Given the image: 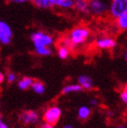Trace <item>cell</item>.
I'll list each match as a JSON object with an SVG mask.
<instances>
[{
  "label": "cell",
  "mask_w": 127,
  "mask_h": 128,
  "mask_svg": "<svg viewBox=\"0 0 127 128\" xmlns=\"http://www.w3.org/2000/svg\"><path fill=\"white\" fill-rule=\"evenodd\" d=\"M62 110L58 106H51L47 108L44 111L43 114V120L46 124H51V126H56L59 119L61 118Z\"/></svg>",
  "instance_id": "7a4b0ae2"
},
{
  "label": "cell",
  "mask_w": 127,
  "mask_h": 128,
  "mask_svg": "<svg viewBox=\"0 0 127 128\" xmlns=\"http://www.w3.org/2000/svg\"><path fill=\"white\" fill-rule=\"evenodd\" d=\"M91 110L87 106H81L78 110V117L81 120H86L90 116Z\"/></svg>",
  "instance_id": "e0dca14e"
},
{
  "label": "cell",
  "mask_w": 127,
  "mask_h": 128,
  "mask_svg": "<svg viewBox=\"0 0 127 128\" xmlns=\"http://www.w3.org/2000/svg\"><path fill=\"white\" fill-rule=\"evenodd\" d=\"M124 12H127V0H112L110 14L112 17L116 18Z\"/></svg>",
  "instance_id": "277c9868"
},
{
  "label": "cell",
  "mask_w": 127,
  "mask_h": 128,
  "mask_svg": "<svg viewBox=\"0 0 127 128\" xmlns=\"http://www.w3.org/2000/svg\"><path fill=\"white\" fill-rule=\"evenodd\" d=\"M107 10V5L102 0H91L89 1V12L94 15H103Z\"/></svg>",
  "instance_id": "8992f818"
},
{
  "label": "cell",
  "mask_w": 127,
  "mask_h": 128,
  "mask_svg": "<svg viewBox=\"0 0 127 128\" xmlns=\"http://www.w3.org/2000/svg\"><path fill=\"white\" fill-rule=\"evenodd\" d=\"M70 50L67 48V47L62 46H58V56L61 58V59H66L69 56L70 54Z\"/></svg>",
  "instance_id": "d6986e66"
},
{
  "label": "cell",
  "mask_w": 127,
  "mask_h": 128,
  "mask_svg": "<svg viewBox=\"0 0 127 128\" xmlns=\"http://www.w3.org/2000/svg\"><path fill=\"white\" fill-rule=\"evenodd\" d=\"M59 46H64V47H67L70 51H72L73 49L76 48V46H74V44L71 42V40L69 38L68 36H64L63 37L60 41H59Z\"/></svg>",
  "instance_id": "ac0fdd59"
},
{
  "label": "cell",
  "mask_w": 127,
  "mask_h": 128,
  "mask_svg": "<svg viewBox=\"0 0 127 128\" xmlns=\"http://www.w3.org/2000/svg\"><path fill=\"white\" fill-rule=\"evenodd\" d=\"M19 121L24 124H36L39 121V116L34 111L27 110L20 114Z\"/></svg>",
  "instance_id": "52a82bcc"
},
{
  "label": "cell",
  "mask_w": 127,
  "mask_h": 128,
  "mask_svg": "<svg viewBox=\"0 0 127 128\" xmlns=\"http://www.w3.org/2000/svg\"><path fill=\"white\" fill-rule=\"evenodd\" d=\"M117 128H125V126H119Z\"/></svg>",
  "instance_id": "f546056e"
},
{
  "label": "cell",
  "mask_w": 127,
  "mask_h": 128,
  "mask_svg": "<svg viewBox=\"0 0 127 128\" xmlns=\"http://www.w3.org/2000/svg\"><path fill=\"white\" fill-rule=\"evenodd\" d=\"M54 6L64 9H70L74 6V0H54Z\"/></svg>",
  "instance_id": "7c38bea8"
},
{
  "label": "cell",
  "mask_w": 127,
  "mask_h": 128,
  "mask_svg": "<svg viewBox=\"0 0 127 128\" xmlns=\"http://www.w3.org/2000/svg\"><path fill=\"white\" fill-rule=\"evenodd\" d=\"M40 128H56L54 126H51V124H46L44 123V124H42L40 126Z\"/></svg>",
  "instance_id": "cb8c5ba5"
},
{
  "label": "cell",
  "mask_w": 127,
  "mask_h": 128,
  "mask_svg": "<svg viewBox=\"0 0 127 128\" xmlns=\"http://www.w3.org/2000/svg\"><path fill=\"white\" fill-rule=\"evenodd\" d=\"M89 36H90V31L86 27L79 26L72 30L68 37L74 46H78L84 44Z\"/></svg>",
  "instance_id": "6da1fadb"
},
{
  "label": "cell",
  "mask_w": 127,
  "mask_h": 128,
  "mask_svg": "<svg viewBox=\"0 0 127 128\" xmlns=\"http://www.w3.org/2000/svg\"><path fill=\"white\" fill-rule=\"evenodd\" d=\"M0 128H8V126L2 121V122L0 123Z\"/></svg>",
  "instance_id": "484cf974"
},
{
  "label": "cell",
  "mask_w": 127,
  "mask_h": 128,
  "mask_svg": "<svg viewBox=\"0 0 127 128\" xmlns=\"http://www.w3.org/2000/svg\"><path fill=\"white\" fill-rule=\"evenodd\" d=\"M120 96H121L122 101L124 102V103L126 104L127 103V90H126V87H125V88H124V90L121 92V94H120Z\"/></svg>",
  "instance_id": "7402d4cb"
},
{
  "label": "cell",
  "mask_w": 127,
  "mask_h": 128,
  "mask_svg": "<svg viewBox=\"0 0 127 128\" xmlns=\"http://www.w3.org/2000/svg\"><path fill=\"white\" fill-rule=\"evenodd\" d=\"M63 128H74V126H72L71 124H66V126H64Z\"/></svg>",
  "instance_id": "83f0119b"
},
{
  "label": "cell",
  "mask_w": 127,
  "mask_h": 128,
  "mask_svg": "<svg viewBox=\"0 0 127 128\" xmlns=\"http://www.w3.org/2000/svg\"><path fill=\"white\" fill-rule=\"evenodd\" d=\"M117 26L121 30H126L127 28V12L122 13V15L116 17Z\"/></svg>",
  "instance_id": "4fadbf2b"
},
{
  "label": "cell",
  "mask_w": 127,
  "mask_h": 128,
  "mask_svg": "<svg viewBox=\"0 0 127 128\" xmlns=\"http://www.w3.org/2000/svg\"><path fill=\"white\" fill-rule=\"evenodd\" d=\"M82 90H83V88L81 87L80 84H68L63 88L62 94H66L69 93H73V92H81Z\"/></svg>",
  "instance_id": "9a60e30c"
},
{
  "label": "cell",
  "mask_w": 127,
  "mask_h": 128,
  "mask_svg": "<svg viewBox=\"0 0 127 128\" xmlns=\"http://www.w3.org/2000/svg\"><path fill=\"white\" fill-rule=\"evenodd\" d=\"M97 104H98L97 100H95V99H93V100L91 101V104H92V106H96Z\"/></svg>",
  "instance_id": "4316f807"
},
{
  "label": "cell",
  "mask_w": 127,
  "mask_h": 128,
  "mask_svg": "<svg viewBox=\"0 0 127 128\" xmlns=\"http://www.w3.org/2000/svg\"><path fill=\"white\" fill-rule=\"evenodd\" d=\"M96 46L100 49H112L115 46V40L111 37H103L96 41Z\"/></svg>",
  "instance_id": "ba28073f"
},
{
  "label": "cell",
  "mask_w": 127,
  "mask_h": 128,
  "mask_svg": "<svg viewBox=\"0 0 127 128\" xmlns=\"http://www.w3.org/2000/svg\"><path fill=\"white\" fill-rule=\"evenodd\" d=\"M36 8L46 9V8H52L54 6V0H31Z\"/></svg>",
  "instance_id": "30bf717a"
},
{
  "label": "cell",
  "mask_w": 127,
  "mask_h": 128,
  "mask_svg": "<svg viewBox=\"0 0 127 128\" xmlns=\"http://www.w3.org/2000/svg\"><path fill=\"white\" fill-rule=\"evenodd\" d=\"M13 33L9 26L6 23L0 21V43L3 44H8L11 42Z\"/></svg>",
  "instance_id": "5b68a950"
},
{
  "label": "cell",
  "mask_w": 127,
  "mask_h": 128,
  "mask_svg": "<svg viewBox=\"0 0 127 128\" xmlns=\"http://www.w3.org/2000/svg\"><path fill=\"white\" fill-rule=\"evenodd\" d=\"M31 39L33 41L34 47L49 46L53 43V38H52L51 36H49L46 33L41 32V31L32 34Z\"/></svg>",
  "instance_id": "3957f363"
},
{
  "label": "cell",
  "mask_w": 127,
  "mask_h": 128,
  "mask_svg": "<svg viewBox=\"0 0 127 128\" xmlns=\"http://www.w3.org/2000/svg\"><path fill=\"white\" fill-rule=\"evenodd\" d=\"M36 52L40 56H50L52 54L51 49L49 48V46H38L34 47Z\"/></svg>",
  "instance_id": "ffe728a7"
},
{
  "label": "cell",
  "mask_w": 127,
  "mask_h": 128,
  "mask_svg": "<svg viewBox=\"0 0 127 128\" xmlns=\"http://www.w3.org/2000/svg\"><path fill=\"white\" fill-rule=\"evenodd\" d=\"M76 10L82 13H90L89 12V1L88 0H74V6Z\"/></svg>",
  "instance_id": "8fae6325"
},
{
  "label": "cell",
  "mask_w": 127,
  "mask_h": 128,
  "mask_svg": "<svg viewBox=\"0 0 127 128\" xmlns=\"http://www.w3.org/2000/svg\"><path fill=\"white\" fill-rule=\"evenodd\" d=\"M112 114H114V112H112V111H109V112H108V116H112Z\"/></svg>",
  "instance_id": "f1b7e54d"
},
{
  "label": "cell",
  "mask_w": 127,
  "mask_h": 128,
  "mask_svg": "<svg viewBox=\"0 0 127 128\" xmlns=\"http://www.w3.org/2000/svg\"><path fill=\"white\" fill-rule=\"evenodd\" d=\"M6 79H8V83H13V82L16 81V76L14 73H12V72H9V73L8 74Z\"/></svg>",
  "instance_id": "44dd1931"
},
{
  "label": "cell",
  "mask_w": 127,
  "mask_h": 128,
  "mask_svg": "<svg viewBox=\"0 0 127 128\" xmlns=\"http://www.w3.org/2000/svg\"><path fill=\"white\" fill-rule=\"evenodd\" d=\"M5 74H3L2 72H0V84H3L4 83V81H5Z\"/></svg>",
  "instance_id": "d4e9b609"
},
{
  "label": "cell",
  "mask_w": 127,
  "mask_h": 128,
  "mask_svg": "<svg viewBox=\"0 0 127 128\" xmlns=\"http://www.w3.org/2000/svg\"><path fill=\"white\" fill-rule=\"evenodd\" d=\"M33 81H34V79L31 77H24L18 82V87L21 90H26L32 86Z\"/></svg>",
  "instance_id": "5bb4252c"
},
{
  "label": "cell",
  "mask_w": 127,
  "mask_h": 128,
  "mask_svg": "<svg viewBox=\"0 0 127 128\" xmlns=\"http://www.w3.org/2000/svg\"><path fill=\"white\" fill-rule=\"evenodd\" d=\"M31 87L36 94H43L44 92V89H46L44 88V84L41 81H39V80H34Z\"/></svg>",
  "instance_id": "2e32d148"
},
{
  "label": "cell",
  "mask_w": 127,
  "mask_h": 128,
  "mask_svg": "<svg viewBox=\"0 0 127 128\" xmlns=\"http://www.w3.org/2000/svg\"><path fill=\"white\" fill-rule=\"evenodd\" d=\"M8 2L10 3H17V4H20V3H24V2H27L28 0H6Z\"/></svg>",
  "instance_id": "603a6c76"
},
{
  "label": "cell",
  "mask_w": 127,
  "mask_h": 128,
  "mask_svg": "<svg viewBox=\"0 0 127 128\" xmlns=\"http://www.w3.org/2000/svg\"><path fill=\"white\" fill-rule=\"evenodd\" d=\"M88 1H91V0H88Z\"/></svg>",
  "instance_id": "4dcf8cb0"
},
{
  "label": "cell",
  "mask_w": 127,
  "mask_h": 128,
  "mask_svg": "<svg viewBox=\"0 0 127 128\" xmlns=\"http://www.w3.org/2000/svg\"><path fill=\"white\" fill-rule=\"evenodd\" d=\"M78 82L81 86V87L86 90H91L94 87V82L92 80V78L87 76H81L78 78Z\"/></svg>",
  "instance_id": "9c48e42d"
}]
</instances>
